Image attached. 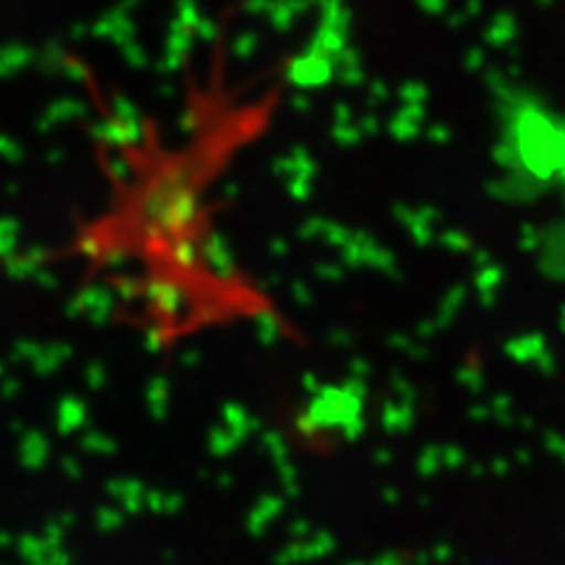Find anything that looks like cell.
<instances>
[{
    "mask_svg": "<svg viewBox=\"0 0 565 565\" xmlns=\"http://www.w3.org/2000/svg\"><path fill=\"white\" fill-rule=\"evenodd\" d=\"M498 161L507 196L530 205L535 215L540 269L565 288V111L535 99H511Z\"/></svg>",
    "mask_w": 565,
    "mask_h": 565,
    "instance_id": "obj_1",
    "label": "cell"
}]
</instances>
